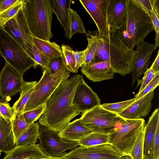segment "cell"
<instances>
[{
	"label": "cell",
	"mask_w": 159,
	"mask_h": 159,
	"mask_svg": "<svg viewBox=\"0 0 159 159\" xmlns=\"http://www.w3.org/2000/svg\"><path fill=\"white\" fill-rule=\"evenodd\" d=\"M83 76L73 75L61 82L45 103L39 124L49 130L58 133L70 121L80 114L73 104L76 88Z\"/></svg>",
	"instance_id": "cell-1"
},
{
	"label": "cell",
	"mask_w": 159,
	"mask_h": 159,
	"mask_svg": "<svg viewBox=\"0 0 159 159\" xmlns=\"http://www.w3.org/2000/svg\"><path fill=\"white\" fill-rule=\"evenodd\" d=\"M136 54V51L127 47L117 32L112 31L109 26L108 37H102L98 34L94 63L109 61L115 73L125 76L133 69Z\"/></svg>",
	"instance_id": "cell-2"
},
{
	"label": "cell",
	"mask_w": 159,
	"mask_h": 159,
	"mask_svg": "<svg viewBox=\"0 0 159 159\" xmlns=\"http://www.w3.org/2000/svg\"><path fill=\"white\" fill-rule=\"evenodd\" d=\"M153 30L150 17L136 0H127L126 19L117 32L123 43L134 49Z\"/></svg>",
	"instance_id": "cell-3"
},
{
	"label": "cell",
	"mask_w": 159,
	"mask_h": 159,
	"mask_svg": "<svg viewBox=\"0 0 159 159\" xmlns=\"http://www.w3.org/2000/svg\"><path fill=\"white\" fill-rule=\"evenodd\" d=\"M30 29L33 35L50 41L53 13L49 0H23L22 8Z\"/></svg>",
	"instance_id": "cell-4"
},
{
	"label": "cell",
	"mask_w": 159,
	"mask_h": 159,
	"mask_svg": "<svg viewBox=\"0 0 159 159\" xmlns=\"http://www.w3.org/2000/svg\"><path fill=\"white\" fill-rule=\"evenodd\" d=\"M43 70L42 76L25 105L23 113L45 104L58 85L70 76V72L66 68L64 57L61 68L56 73H52L48 68Z\"/></svg>",
	"instance_id": "cell-5"
},
{
	"label": "cell",
	"mask_w": 159,
	"mask_h": 159,
	"mask_svg": "<svg viewBox=\"0 0 159 159\" xmlns=\"http://www.w3.org/2000/svg\"><path fill=\"white\" fill-rule=\"evenodd\" d=\"M0 53L6 62L22 76L31 67L35 69L38 66L16 40L1 26Z\"/></svg>",
	"instance_id": "cell-6"
},
{
	"label": "cell",
	"mask_w": 159,
	"mask_h": 159,
	"mask_svg": "<svg viewBox=\"0 0 159 159\" xmlns=\"http://www.w3.org/2000/svg\"><path fill=\"white\" fill-rule=\"evenodd\" d=\"M79 119L93 132L108 135L118 129L127 120L103 108L101 105L82 114Z\"/></svg>",
	"instance_id": "cell-7"
},
{
	"label": "cell",
	"mask_w": 159,
	"mask_h": 159,
	"mask_svg": "<svg viewBox=\"0 0 159 159\" xmlns=\"http://www.w3.org/2000/svg\"><path fill=\"white\" fill-rule=\"evenodd\" d=\"M145 125L143 118L127 120L118 129L109 135L108 143L123 156L130 155L136 139Z\"/></svg>",
	"instance_id": "cell-8"
},
{
	"label": "cell",
	"mask_w": 159,
	"mask_h": 159,
	"mask_svg": "<svg viewBox=\"0 0 159 159\" xmlns=\"http://www.w3.org/2000/svg\"><path fill=\"white\" fill-rule=\"evenodd\" d=\"M3 28L35 61L33 49L34 35L30 29L22 8L5 24Z\"/></svg>",
	"instance_id": "cell-9"
},
{
	"label": "cell",
	"mask_w": 159,
	"mask_h": 159,
	"mask_svg": "<svg viewBox=\"0 0 159 159\" xmlns=\"http://www.w3.org/2000/svg\"><path fill=\"white\" fill-rule=\"evenodd\" d=\"M39 129L40 147L48 156L61 157L67 153L66 150L73 149L79 145L77 141H65L60 137L58 133L51 131L39 124Z\"/></svg>",
	"instance_id": "cell-10"
},
{
	"label": "cell",
	"mask_w": 159,
	"mask_h": 159,
	"mask_svg": "<svg viewBox=\"0 0 159 159\" xmlns=\"http://www.w3.org/2000/svg\"><path fill=\"white\" fill-rule=\"evenodd\" d=\"M123 155L109 143L90 147H76L62 159H120Z\"/></svg>",
	"instance_id": "cell-11"
},
{
	"label": "cell",
	"mask_w": 159,
	"mask_h": 159,
	"mask_svg": "<svg viewBox=\"0 0 159 159\" xmlns=\"http://www.w3.org/2000/svg\"><path fill=\"white\" fill-rule=\"evenodd\" d=\"M79 1L94 20L99 35L103 37H108L107 10L110 0H80Z\"/></svg>",
	"instance_id": "cell-12"
},
{
	"label": "cell",
	"mask_w": 159,
	"mask_h": 159,
	"mask_svg": "<svg viewBox=\"0 0 159 159\" xmlns=\"http://www.w3.org/2000/svg\"><path fill=\"white\" fill-rule=\"evenodd\" d=\"M24 81L23 76L6 62L0 72V96L5 99L20 92Z\"/></svg>",
	"instance_id": "cell-13"
},
{
	"label": "cell",
	"mask_w": 159,
	"mask_h": 159,
	"mask_svg": "<svg viewBox=\"0 0 159 159\" xmlns=\"http://www.w3.org/2000/svg\"><path fill=\"white\" fill-rule=\"evenodd\" d=\"M73 104L81 114L101 105L97 94L85 82L82 76L75 90Z\"/></svg>",
	"instance_id": "cell-14"
},
{
	"label": "cell",
	"mask_w": 159,
	"mask_h": 159,
	"mask_svg": "<svg viewBox=\"0 0 159 159\" xmlns=\"http://www.w3.org/2000/svg\"><path fill=\"white\" fill-rule=\"evenodd\" d=\"M136 57L134 67L132 70V86L142 75L148 69L151 56L156 50L154 45L144 41L136 46Z\"/></svg>",
	"instance_id": "cell-15"
},
{
	"label": "cell",
	"mask_w": 159,
	"mask_h": 159,
	"mask_svg": "<svg viewBox=\"0 0 159 159\" xmlns=\"http://www.w3.org/2000/svg\"><path fill=\"white\" fill-rule=\"evenodd\" d=\"M154 91L135 100L118 115L126 120L142 119L148 115L152 107Z\"/></svg>",
	"instance_id": "cell-16"
},
{
	"label": "cell",
	"mask_w": 159,
	"mask_h": 159,
	"mask_svg": "<svg viewBox=\"0 0 159 159\" xmlns=\"http://www.w3.org/2000/svg\"><path fill=\"white\" fill-rule=\"evenodd\" d=\"M127 0H110L107 10V20L111 30L116 32L125 21Z\"/></svg>",
	"instance_id": "cell-17"
},
{
	"label": "cell",
	"mask_w": 159,
	"mask_h": 159,
	"mask_svg": "<svg viewBox=\"0 0 159 159\" xmlns=\"http://www.w3.org/2000/svg\"><path fill=\"white\" fill-rule=\"evenodd\" d=\"M82 73L90 80L100 82L112 79L115 72L109 61L81 66Z\"/></svg>",
	"instance_id": "cell-18"
},
{
	"label": "cell",
	"mask_w": 159,
	"mask_h": 159,
	"mask_svg": "<svg viewBox=\"0 0 159 159\" xmlns=\"http://www.w3.org/2000/svg\"><path fill=\"white\" fill-rule=\"evenodd\" d=\"M159 123V109L156 108L144 126L143 159H153V145Z\"/></svg>",
	"instance_id": "cell-19"
},
{
	"label": "cell",
	"mask_w": 159,
	"mask_h": 159,
	"mask_svg": "<svg viewBox=\"0 0 159 159\" xmlns=\"http://www.w3.org/2000/svg\"><path fill=\"white\" fill-rule=\"evenodd\" d=\"M5 154L3 159H37L48 157L42 150L39 144L16 146Z\"/></svg>",
	"instance_id": "cell-20"
},
{
	"label": "cell",
	"mask_w": 159,
	"mask_h": 159,
	"mask_svg": "<svg viewBox=\"0 0 159 159\" xmlns=\"http://www.w3.org/2000/svg\"><path fill=\"white\" fill-rule=\"evenodd\" d=\"M92 132L82 123L79 119H77L69 123L58 134L63 139L72 142L78 141Z\"/></svg>",
	"instance_id": "cell-21"
},
{
	"label": "cell",
	"mask_w": 159,
	"mask_h": 159,
	"mask_svg": "<svg viewBox=\"0 0 159 159\" xmlns=\"http://www.w3.org/2000/svg\"><path fill=\"white\" fill-rule=\"evenodd\" d=\"M53 13L56 15L63 28L65 37L68 38L69 34V13L70 0H49Z\"/></svg>",
	"instance_id": "cell-22"
},
{
	"label": "cell",
	"mask_w": 159,
	"mask_h": 159,
	"mask_svg": "<svg viewBox=\"0 0 159 159\" xmlns=\"http://www.w3.org/2000/svg\"><path fill=\"white\" fill-rule=\"evenodd\" d=\"M16 147L11 121L0 117V151L6 154Z\"/></svg>",
	"instance_id": "cell-23"
},
{
	"label": "cell",
	"mask_w": 159,
	"mask_h": 159,
	"mask_svg": "<svg viewBox=\"0 0 159 159\" xmlns=\"http://www.w3.org/2000/svg\"><path fill=\"white\" fill-rule=\"evenodd\" d=\"M33 41L35 46L49 60L63 56L61 47L54 42L43 40L34 36Z\"/></svg>",
	"instance_id": "cell-24"
},
{
	"label": "cell",
	"mask_w": 159,
	"mask_h": 159,
	"mask_svg": "<svg viewBox=\"0 0 159 159\" xmlns=\"http://www.w3.org/2000/svg\"><path fill=\"white\" fill-rule=\"evenodd\" d=\"M37 83L36 81H24L21 91L20 92V97L12 107L15 110L14 115L16 114L23 113L25 105L29 100Z\"/></svg>",
	"instance_id": "cell-25"
},
{
	"label": "cell",
	"mask_w": 159,
	"mask_h": 159,
	"mask_svg": "<svg viewBox=\"0 0 159 159\" xmlns=\"http://www.w3.org/2000/svg\"><path fill=\"white\" fill-rule=\"evenodd\" d=\"M98 30L88 31L86 37L88 42V46L84 50V57L83 65H90L94 63V58L95 53L98 34Z\"/></svg>",
	"instance_id": "cell-26"
},
{
	"label": "cell",
	"mask_w": 159,
	"mask_h": 159,
	"mask_svg": "<svg viewBox=\"0 0 159 159\" xmlns=\"http://www.w3.org/2000/svg\"><path fill=\"white\" fill-rule=\"evenodd\" d=\"M39 125L38 122L31 124L17 141L16 146L36 144L40 136Z\"/></svg>",
	"instance_id": "cell-27"
},
{
	"label": "cell",
	"mask_w": 159,
	"mask_h": 159,
	"mask_svg": "<svg viewBox=\"0 0 159 159\" xmlns=\"http://www.w3.org/2000/svg\"><path fill=\"white\" fill-rule=\"evenodd\" d=\"M69 39L77 33L86 34L87 32L80 16L74 10L70 8L69 13Z\"/></svg>",
	"instance_id": "cell-28"
},
{
	"label": "cell",
	"mask_w": 159,
	"mask_h": 159,
	"mask_svg": "<svg viewBox=\"0 0 159 159\" xmlns=\"http://www.w3.org/2000/svg\"><path fill=\"white\" fill-rule=\"evenodd\" d=\"M109 135L92 132L77 141L79 145L90 147L108 143Z\"/></svg>",
	"instance_id": "cell-29"
},
{
	"label": "cell",
	"mask_w": 159,
	"mask_h": 159,
	"mask_svg": "<svg viewBox=\"0 0 159 159\" xmlns=\"http://www.w3.org/2000/svg\"><path fill=\"white\" fill-rule=\"evenodd\" d=\"M12 131L15 144L22 135L31 125L27 124L24 119L23 113L15 115L11 120Z\"/></svg>",
	"instance_id": "cell-30"
},
{
	"label": "cell",
	"mask_w": 159,
	"mask_h": 159,
	"mask_svg": "<svg viewBox=\"0 0 159 159\" xmlns=\"http://www.w3.org/2000/svg\"><path fill=\"white\" fill-rule=\"evenodd\" d=\"M144 127L139 134L131 149L130 156L132 159H143Z\"/></svg>",
	"instance_id": "cell-31"
},
{
	"label": "cell",
	"mask_w": 159,
	"mask_h": 159,
	"mask_svg": "<svg viewBox=\"0 0 159 159\" xmlns=\"http://www.w3.org/2000/svg\"><path fill=\"white\" fill-rule=\"evenodd\" d=\"M23 0H20L16 3L4 11L0 13V26L3 27L5 24L15 15L23 6Z\"/></svg>",
	"instance_id": "cell-32"
},
{
	"label": "cell",
	"mask_w": 159,
	"mask_h": 159,
	"mask_svg": "<svg viewBox=\"0 0 159 159\" xmlns=\"http://www.w3.org/2000/svg\"><path fill=\"white\" fill-rule=\"evenodd\" d=\"M61 47L67 69L70 72L77 73V72L75 68V60L72 53V48L68 45L64 44H62Z\"/></svg>",
	"instance_id": "cell-33"
},
{
	"label": "cell",
	"mask_w": 159,
	"mask_h": 159,
	"mask_svg": "<svg viewBox=\"0 0 159 159\" xmlns=\"http://www.w3.org/2000/svg\"><path fill=\"white\" fill-rule=\"evenodd\" d=\"M155 33L154 45L156 49L159 45V0H155L152 11L149 16Z\"/></svg>",
	"instance_id": "cell-34"
},
{
	"label": "cell",
	"mask_w": 159,
	"mask_h": 159,
	"mask_svg": "<svg viewBox=\"0 0 159 159\" xmlns=\"http://www.w3.org/2000/svg\"><path fill=\"white\" fill-rule=\"evenodd\" d=\"M135 101V98L121 102L111 103H104L101 105L103 108L119 115L126 107Z\"/></svg>",
	"instance_id": "cell-35"
},
{
	"label": "cell",
	"mask_w": 159,
	"mask_h": 159,
	"mask_svg": "<svg viewBox=\"0 0 159 159\" xmlns=\"http://www.w3.org/2000/svg\"><path fill=\"white\" fill-rule=\"evenodd\" d=\"M45 107V104L42 105L37 107L23 113L26 123L31 125L36 121L43 114Z\"/></svg>",
	"instance_id": "cell-36"
},
{
	"label": "cell",
	"mask_w": 159,
	"mask_h": 159,
	"mask_svg": "<svg viewBox=\"0 0 159 159\" xmlns=\"http://www.w3.org/2000/svg\"><path fill=\"white\" fill-rule=\"evenodd\" d=\"M15 114L14 109L4 99H0V117L7 120L11 121Z\"/></svg>",
	"instance_id": "cell-37"
},
{
	"label": "cell",
	"mask_w": 159,
	"mask_h": 159,
	"mask_svg": "<svg viewBox=\"0 0 159 159\" xmlns=\"http://www.w3.org/2000/svg\"><path fill=\"white\" fill-rule=\"evenodd\" d=\"M159 85V73L156 75L153 79L139 94L134 96L135 100H137L147 94L154 91Z\"/></svg>",
	"instance_id": "cell-38"
},
{
	"label": "cell",
	"mask_w": 159,
	"mask_h": 159,
	"mask_svg": "<svg viewBox=\"0 0 159 159\" xmlns=\"http://www.w3.org/2000/svg\"><path fill=\"white\" fill-rule=\"evenodd\" d=\"M34 60L38 65H39L42 70L47 68L49 60L47 58L34 44L33 47Z\"/></svg>",
	"instance_id": "cell-39"
},
{
	"label": "cell",
	"mask_w": 159,
	"mask_h": 159,
	"mask_svg": "<svg viewBox=\"0 0 159 159\" xmlns=\"http://www.w3.org/2000/svg\"><path fill=\"white\" fill-rule=\"evenodd\" d=\"M156 74L150 67L145 72L140 83H139V84H141V85L137 94H139L142 91L153 79Z\"/></svg>",
	"instance_id": "cell-40"
},
{
	"label": "cell",
	"mask_w": 159,
	"mask_h": 159,
	"mask_svg": "<svg viewBox=\"0 0 159 159\" xmlns=\"http://www.w3.org/2000/svg\"><path fill=\"white\" fill-rule=\"evenodd\" d=\"M63 56L50 59L48 62L47 68L49 69L52 73H55L61 68L62 64Z\"/></svg>",
	"instance_id": "cell-41"
},
{
	"label": "cell",
	"mask_w": 159,
	"mask_h": 159,
	"mask_svg": "<svg viewBox=\"0 0 159 159\" xmlns=\"http://www.w3.org/2000/svg\"><path fill=\"white\" fill-rule=\"evenodd\" d=\"M153 159H159V123L157 126L153 143Z\"/></svg>",
	"instance_id": "cell-42"
},
{
	"label": "cell",
	"mask_w": 159,
	"mask_h": 159,
	"mask_svg": "<svg viewBox=\"0 0 159 159\" xmlns=\"http://www.w3.org/2000/svg\"><path fill=\"white\" fill-rule=\"evenodd\" d=\"M150 16L155 3V0H136Z\"/></svg>",
	"instance_id": "cell-43"
},
{
	"label": "cell",
	"mask_w": 159,
	"mask_h": 159,
	"mask_svg": "<svg viewBox=\"0 0 159 159\" xmlns=\"http://www.w3.org/2000/svg\"><path fill=\"white\" fill-rule=\"evenodd\" d=\"M85 50L79 51L73 50V54L75 57V69L77 72L79 68L82 66L84 57Z\"/></svg>",
	"instance_id": "cell-44"
},
{
	"label": "cell",
	"mask_w": 159,
	"mask_h": 159,
	"mask_svg": "<svg viewBox=\"0 0 159 159\" xmlns=\"http://www.w3.org/2000/svg\"><path fill=\"white\" fill-rule=\"evenodd\" d=\"M20 0H0V13L11 7Z\"/></svg>",
	"instance_id": "cell-45"
},
{
	"label": "cell",
	"mask_w": 159,
	"mask_h": 159,
	"mask_svg": "<svg viewBox=\"0 0 159 159\" xmlns=\"http://www.w3.org/2000/svg\"><path fill=\"white\" fill-rule=\"evenodd\" d=\"M150 68L152 70L154 73L157 74L159 73V52L157 51V57L152 64Z\"/></svg>",
	"instance_id": "cell-46"
},
{
	"label": "cell",
	"mask_w": 159,
	"mask_h": 159,
	"mask_svg": "<svg viewBox=\"0 0 159 159\" xmlns=\"http://www.w3.org/2000/svg\"><path fill=\"white\" fill-rule=\"evenodd\" d=\"M37 159H62L61 157H54L48 156L47 157Z\"/></svg>",
	"instance_id": "cell-47"
},
{
	"label": "cell",
	"mask_w": 159,
	"mask_h": 159,
	"mask_svg": "<svg viewBox=\"0 0 159 159\" xmlns=\"http://www.w3.org/2000/svg\"><path fill=\"white\" fill-rule=\"evenodd\" d=\"M120 159H132L130 155H124L122 156Z\"/></svg>",
	"instance_id": "cell-48"
},
{
	"label": "cell",
	"mask_w": 159,
	"mask_h": 159,
	"mask_svg": "<svg viewBox=\"0 0 159 159\" xmlns=\"http://www.w3.org/2000/svg\"><path fill=\"white\" fill-rule=\"evenodd\" d=\"M1 152L0 151V155H1Z\"/></svg>",
	"instance_id": "cell-49"
},
{
	"label": "cell",
	"mask_w": 159,
	"mask_h": 159,
	"mask_svg": "<svg viewBox=\"0 0 159 159\" xmlns=\"http://www.w3.org/2000/svg\"><path fill=\"white\" fill-rule=\"evenodd\" d=\"M1 56V55H0V56Z\"/></svg>",
	"instance_id": "cell-50"
},
{
	"label": "cell",
	"mask_w": 159,
	"mask_h": 159,
	"mask_svg": "<svg viewBox=\"0 0 159 159\" xmlns=\"http://www.w3.org/2000/svg\"></svg>",
	"instance_id": "cell-51"
}]
</instances>
